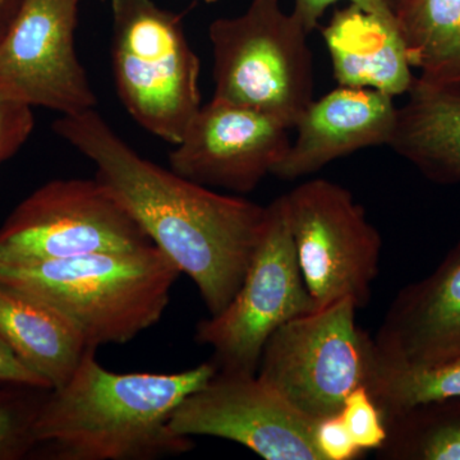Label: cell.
Segmentation results:
<instances>
[{
  "label": "cell",
  "instance_id": "obj_1",
  "mask_svg": "<svg viewBox=\"0 0 460 460\" xmlns=\"http://www.w3.org/2000/svg\"><path fill=\"white\" fill-rule=\"evenodd\" d=\"M58 136L96 166V178L151 243L198 287L210 314L238 292L268 222V206L215 192L148 162L95 111L62 115Z\"/></svg>",
  "mask_w": 460,
  "mask_h": 460
},
{
  "label": "cell",
  "instance_id": "obj_2",
  "mask_svg": "<svg viewBox=\"0 0 460 460\" xmlns=\"http://www.w3.org/2000/svg\"><path fill=\"white\" fill-rule=\"evenodd\" d=\"M87 349L62 386L49 389L35 423L32 458L155 460L193 449L171 420L217 374L213 361L171 374L109 371Z\"/></svg>",
  "mask_w": 460,
  "mask_h": 460
},
{
  "label": "cell",
  "instance_id": "obj_3",
  "mask_svg": "<svg viewBox=\"0 0 460 460\" xmlns=\"http://www.w3.org/2000/svg\"><path fill=\"white\" fill-rule=\"evenodd\" d=\"M181 272L155 246L0 263V281L35 296L66 317L87 347L126 344L153 328Z\"/></svg>",
  "mask_w": 460,
  "mask_h": 460
},
{
  "label": "cell",
  "instance_id": "obj_4",
  "mask_svg": "<svg viewBox=\"0 0 460 460\" xmlns=\"http://www.w3.org/2000/svg\"><path fill=\"white\" fill-rule=\"evenodd\" d=\"M310 32L280 0H252L208 29L215 99L262 111L295 128L314 100Z\"/></svg>",
  "mask_w": 460,
  "mask_h": 460
},
{
  "label": "cell",
  "instance_id": "obj_5",
  "mask_svg": "<svg viewBox=\"0 0 460 460\" xmlns=\"http://www.w3.org/2000/svg\"><path fill=\"white\" fill-rule=\"evenodd\" d=\"M111 59L128 113L157 137L180 144L201 105L199 59L181 14L153 0H111Z\"/></svg>",
  "mask_w": 460,
  "mask_h": 460
},
{
  "label": "cell",
  "instance_id": "obj_6",
  "mask_svg": "<svg viewBox=\"0 0 460 460\" xmlns=\"http://www.w3.org/2000/svg\"><path fill=\"white\" fill-rule=\"evenodd\" d=\"M357 310L343 298L288 321L263 348L257 377L307 419L341 413L353 390H368L380 359Z\"/></svg>",
  "mask_w": 460,
  "mask_h": 460
},
{
  "label": "cell",
  "instance_id": "obj_7",
  "mask_svg": "<svg viewBox=\"0 0 460 460\" xmlns=\"http://www.w3.org/2000/svg\"><path fill=\"white\" fill-rule=\"evenodd\" d=\"M316 310L299 269L286 198L268 205V222L243 283L229 305L196 326L199 344L213 349L217 371L256 374L271 335Z\"/></svg>",
  "mask_w": 460,
  "mask_h": 460
},
{
  "label": "cell",
  "instance_id": "obj_8",
  "mask_svg": "<svg viewBox=\"0 0 460 460\" xmlns=\"http://www.w3.org/2000/svg\"><path fill=\"white\" fill-rule=\"evenodd\" d=\"M296 261L314 307L352 298L370 302L383 239L349 190L311 180L284 195Z\"/></svg>",
  "mask_w": 460,
  "mask_h": 460
},
{
  "label": "cell",
  "instance_id": "obj_9",
  "mask_svg": "<svg viewBox=\"0 0 460 460\" xmlns=\"http://www.w3.org/2000/svg\"><path fill=\"white\" fill-rule=\"evenodd\" d=\"M154 246L98 178L56 180L32 192L0 226V263L49 261Z\"/></svg>",
  "mask_w": 460,
  "mask_h": 460
},
{
  "label": "cell",
  "instance_id": "obj_10",
  "mask_svg": "<svg viewBox=\"0 0 460 460\" xmlns=\"http://www.w3.org/2000/svg\"><path fill=\"white\" fill-rule=\"evenodd\" d=\"M80 0H22L0 38V91L30 107L72 115L96 96L75 49Z\"/></svg>",
  "mask_w": 460,
  "mask_h": 460
},
{
  "label": "cell",
  "instance_id": "obj_11",
  "mask_svg": "<svg viewBox=\"0 0 460 460\" xmlns=\"http://www.w3.org/2000/svg\"><path fill=\"white\" fill-rule=\"evenodd\" d=\"M314 422L256 374L217 371L181 402L171 429L187 438L233 441L266 460H323L314 443Z\"/></svg>",
  "mask_w": 460,
  "mask_h": 460
},
{
  "label": "cell",
  "instance_id": "obj_12",
  "mask_svg": "<svg viewBox=\"0 0 460 460\" xmlns=\"http://www.w3.org/2000/svg\"><path fill=\"white\" fill-rule=\"evenodd\" d=\"M289 128L271 115L211 99L169 155L172 172L213 189L252 192L286 155Z\"/></svg>",
  "mask_w": 460,
  "mask_h": 460
},
{
  "label": "cell",
  "instance_id": "obj_13",
  "mask_svg": "<svg viewBox=\"0 0 460 460\" xmlns=\"http://www.w3.org/2000/svg\"><path fill=\"white\" fill-rule=\"evenodd\" d=\"M398 108L371 89L339 86L313 100L296 120V138L271 174L295 181L362 148L389 145Z\"/></svg>",
  "mask_w": 460,
  "mask_h": 460
},
{
  "label": "cell",
  "instance_id": "obj_14",
  "mask_svg": "<svg viewBox=\"0 0 460 460\" xmlns=\"http://www.w3.org/2000/svg\"><path fill=\"white\" fill-rule=\"evenodd\" d=\"M374 341L393 365H435L459 356L460 239L432 274L396 295Z\"/></svg>",
  "mask_w": 460,
  "mask_h": 460
},
{
  "label": "cell",
  "instance_id": "obj_15",
  "mask_svg": "<svg viewBox=\"0 0 460 460\" xmlns=\"http://www.w3.org/2000/svg\"><path fill=\"white\" fill-rule=\"evenodd\" d=\"M339 86L410 93L414 78L398 23L349 4L339 9L323 29Z\"/></svg>",
  "mask_w": 460,
  "mask_h": 460
},
{
  "label": "cell",
  "instance_id": "obj_16",
  "mask_svg": "<svg viewBox=\"0 0 460 460\" xmlns=\"http://www.w3.org/2000/svg\"><path fill=\"white\" fill-rule=\"evenodd\" d=\"M0 339L51 389L66 384L87 349H93L78 330L53 307L2 281Z\"/></svg>",
  "mask_w": 460,
  "mask_h": 460
},
{
  "label": "cell",
  "instance_id": "obj_17",
  "mask_svg": "<svg viewBox=\"0 0 460 460\" xmlns=\"http://www.w3.org/2000/svg\"><path fill=\"white\" fill-rule=\"evenodd\" d=\"M387 146L428 180L460 183V91L414 78Z\"/></svg>",
  "mask_w": 460,
  "mask_h": 460
},
{
  "label": "cell",
  "instance_id": "obj_18",
  "mask_svg": "<svg viewBox=\"0 0 460 460\" xmlns=\"http://www.w3.org/2000/svg\"><path fill=\"white\" fill-rule=\"evenodd\" d=\"M398 25L417 78L460 91V0H402Z\"/></svg>",
  "mask_w": 460,
  "mask_h": 460
},
{
  "label": "cell",
  "instance_id": "obj_19",
  "mask_svg": "<svg viewBox=\"0 0 460 460\" xmlns=\"http://www.w3.org/2000/svg\"><path fill=\"white\" fill-rule=\"evenodd\" d=\"M376 450L386 460H460V398L429 402L385 419Z\"/></svg>",
  "mask_w": 460,
  "mask_h": 460
},
{
  "label": "cell",
  "instance_id": "obj_20",
  "mask_svg": "<svg viewBox=\"0 0 460 460\" xmlns=\"http://www.w3.org/2000/svg\"><path fill=\"white\" fill-rule=\"evenodd\" d=\"M384 420L429 402L460 398V354L428 366H399L378 359L370 387Z\"/></svg>",
  "mask_w": 460,
  "mask_h": 460
},
{
  "label": "cell",
  "instance_id": "obj_21",
  "mask_svg": "<svg viewBox=\"0 0 460 460\" xmlns=\"http://www.w3.org/2000/svg\"><path fill=\"white\" fill-rule=\"evenodd\" d=\"M49 387L0 381V460L32 458L35 423Z\"/></svg>",
  "mask_w": 460,
  "mask_h": 460
},
{
  "label": "cell",
  "instance_id": "obj_22",
  "mask_svg": "<svg viewBox=\"0 0 460 460\" xmlns=\"http://www.w3.org/2000/svg\"><path fill=\"white\" fill-rule=\"evenodd\" d=\"M341 416L354 443L362 452H376L383 447L387 434L385 420L365 386L357 387L347 396Z\"/></svg>",
  "mask_w": 460,
  "mask_h": 460
},
{
  "label": "cell",
  "instance_id": "obj_23",
  "mask_svg": "<svg viewBox=\"0 0 460 460\" xmlns=\"http://www.w3.org/2000/svg\"><path fill=\"white\" fill-rule=\"evenodd\" d=\"M32 129V107L0 91V164L20 150Z\"/></svg>",
  "mask_w": 460,
  "mask_h": 460
},
{
  "label": "cell",
  "instance_id": "obj_24",
  "mask_svg": "<svg viewBox=\"0 0 460 460\" xmlns=\"http://www.w3.org/2000/svg\"><path fill=\"white\" fill-rule=\"evenodd\" d=\"M314 443L323 460H353L363 454L348 432L341 413L314 422Z\"/></svg>",
  "mask_w": 460,
  "mask_h": 460
},
{
  "label": "cell",
  "instance_id": "obj_25",
  "mask_svg": "<svg viewBox=\"0 0 460 460\" xmlns=\"http://www.w3.org/2000/svg\"><path fill=\"white\" fill-rule=\"evenodd\" d=\"M338 2L341 0H295L292 13L311 33L319 26L321 17L323 16L326 9ZM347 2L398 23V0H347Z\"/></svg>",
  "mask_w": 460,
  "mask_h": 460
},
{
  "label": "cell",
  "instance_id": "obj_26",
  "mask_svg": "<svg viewBox=\"0 0 460 460\" xmlns=\"http://www.w3.org/2000/svg\"><path fill=\"white\" fill-rule=\"evenodd\" d=\"M0 381L4 383L25 384V385L51 387L44 378L26 367L16 354L12 352L4 341L0 339Z\"/></svg>",
  "mask_w": 460,
  "mask_h": 460
},
{
  "label": "cell",
  "instance_id": "obj_27",
  "mask_svg": "<svg viewBox=\"0 0 460 460\" xmlns=\"http://www.w3.org/2000/svg\"><path fill=\"white\" fill-rule=\"evenodd\" d=\"M22 0H0V32H4L13 20Z\"/></svg>",
  "mask_w": 460,
  "mask_h": 460
},
{
  "label": "cell",
  "instance_id": "obj_28",
  "mask_svg": "<svg viewBox=\"0 0 460 460\" xmlns=\"http://www.w3.org/2000/svg\"><path fill=\"white\" fill-rule=\"evenodd\" d=\"M206 3H208V4H213V3L219 2V0H205Z\"/></svg>",
  "mask_w": 460,
  "mask_h": 460
},
{
  "label": "cell",
  "instance_id": "obj_29",
  "mask_svg": "<svg viewBox=\"0 0 460 460\" xmlns=\"http://www.w3.org/2000/svg\"><path fill=\"white\" fill-rule=\"evenodd\" d=\"M401 2H402V0H398V7H399V4H401Z\"/></svg>",
  "mask_w": 460,
  "mask_h": 460
},
{
  "label": "cell",
  "instance_id": "obj_30",
  "mask_svg": "<svg viewBox=\"0 0 460 460\" xmlns=\"http://www.w3.org/2000/svg\"><path fill=\"white\" fill-rule=\"evenodd\" d=\"M3 33H4V32H0V38H2Z\"/></svg>",
  "mask_w": 460,
  "mask_h": 460
}]
</instances>
